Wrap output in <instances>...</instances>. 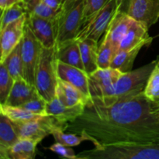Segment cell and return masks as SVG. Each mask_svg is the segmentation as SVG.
<instances>
[{"label": "cell", "instance_id": "obj_38", "mask_svg": "<svg viewBox=\"0 0 159 159\" xmlns=\"http://www.w3.org/2000/svg\"><path fill=\"white\" fill-rule=\"evenodd\" d=\"M41 0H23V2L25 3V5L26 6V8H27V11H29L31 8L34 6H35L37 3L40 2Z\"/></svg>", "mask_w": 159, "mask_h": 159}, {"label": "cell", "instance_id": "obj_26", "mask_svg": "<svg viewBox=\"0 0 159 159\" xmlns=\"http://www.w3.org/2000/svg\"><path fill=\"white\" fill-rule=\"evenodd\" d=\"M27 12V8L23 2L14 4L13 6L2 11L1 20H0V31L2 30L9 23L26 15Z\"/></svg>", "mask_w": 159, "mask_h": 159}, {"label": "cell", "instance_id": "obj_3", "mask_svg": "<svg viewBox=\"0 0 159 159\" xmlns=\"http://www.w3.org/2000/svg\"><path fill=\"white\" fill-rule=\"evenodd\" d=\"M86 0H68L62 3L54 19L56 48L73 41L83 22Z\"/></svg>", "mask_w": 159, "mask_h": 159}, {"label": "cell", "instance_id": "obj_1", "mask_svg": "<svg viewBox=\"0 0 159 159\" xmlns=\"http://www.w3.org/2000/svg\"><path fill=\"white\" fill-rule=\"evenodd\" d=\"M66 131L82 135L95 148L116 143H159V103L144 91L102 102L92 99Z\"/></svg>", "mask_w": 159, "mask_h": 159}, {"label": "cell", "instance_id": "obj_28", "mask_svg": "<svg viewBox=\"0 0 159 159\" xmlns=\"http://www.w3.org/2000/svg\"><path fill=\"white\" fill-rule=\"evenodd\" d=\"M144 93L150 100L154 102L159 100V56L157 57L156 65L148 79Z\"/></svg>", "mask_w": 159, "mask_h": 159}, {"label": "cell", "instance_id": "obj_10", "mask_svg": "<svg viewBox=\"0 0 159 159\" xmlns=\"http://www.w3.org/2000/svg\"><path fill=\"white\" fill-rule=\"evenodd\" d=\"M56 71L57 78L73 85L91 99L89 83V74L84 69L56 61Z\"/></svg>", "mask_w": 159, "mask_h": 159}, {"label": "cell", "instance_id": "obj_31", "mask_svg": "<svg viewBox=\"0 0 159 159\" xmlns=\"http://www.w3.org/2000/svg\"><path fill=\"white\" fill-rule=\"evenodd\" d=\"M60 10V9H59ZM59 10L54 9L53 8L50 7L48 5L45 4L42 1L40 2L37 3L35 6H33L28 12H31V13L34 14L37 16L40 17L43 19H47V20H54L57 15V12Z\"/></svg>", "mask_w": 159, "mask_h": 159}, {"label": "cell", "instance_id": "obj_24", "mask_svg": "<svg viewBox=\"0 0 159 159\" xmlns=\"http://www.w3.org/2000/svg\"><path fill=\"white\" fill-rule=\"evenodd\" d=\"M22 40L10 54L6 57L4 61L1 62L5 65L8 71L14 80L18 79H24L23 76V66L21 55Z\"/></svg>", "mask_w": 159, "mask_h": 159}, {"label": "cell", "instance_id": "obj_25", "mask_svg": "<svg viewBox=\"0 0 159 159\" xmlns=\"http://www.w3.org/2000/svg\"><path fill=\"white\" fill-rule=\"evenodd\" d=\"M0 113L7 116L13 122H28L43 116L31 113L20 107H12L6 104H0Z\"/></svg>", "mask_w": 159, "mask_h": 159}, {"label": "cell", "instance_id": "obj_33", "mask_svg": "<svg viewBox=\"0 0 159 159\" xmlns=\"http://www.w3.org/2000/svg\"><path fill=\"white\" fill-rule=\"evenodd\" d=\"M48 149L55 152L56 154L60 155L62 158L68 159H78V156L75 154L73 149H71L70 147H68V146L64 145V144H61L59 142H56L55 144H52Z\"/></svg>", "mask_w": 159, "mask_h": 159}, {"label": "cell", "instance_id": "obj_13", "mask_svg": "<svg viewBox=\"0 0 159 159\" xmlns=\"http://www.w3.org/2000/svg\"><path fill=\"white\" fill-rule=\"evenodd\" d=\"M127 14L150 28L159 20V0H131Z\"/></svg>", "mask_w": 159, "mask_h": 159}, {"label": "cell", "instance_id": "obj_14", "mask_svg": "<svg viewBox=\"0 0 159 159\" xmlns=\"http://www.w3.org/2000/svg\"><path fill=\"white\" fill-rule=\"evenodd\" d=\"M134 21V20L127 13L119 12L117 10L115 12L103 35L111 42L116 54L119 51L121 41Z\"/></svg>", "mask_w": 159, "mask_h": 159}, {"label": "cell", "instance_id": "obj_34", "mask_svg": "<svg viewBox=\"0 0 159 159\" xmlns=\"http://www.w3.org/2000/svg\"><path fill=\"white\" fill-rule=\"evenodd\" d=\"M108 1L109 0H86L82 23L93 14L99 11Z\"/></svg>", "mask_w": 159, "mask_h": 159}, {"label": "cell", "instance_id": "obj_20", "mask_svg": "<svg viewBox=\"0 0 159 159\" xmlns=\"http://www.w3.org/2000/svg\"><path fill=\"white\" fill-rule=\"evenodd\" d=\"M78 42L85 71L89 75L92 74L99 68L97 63L99 42L91 39H85Z\"/></svg>", "mask_w": 159, "mask_h": 159}, {"label": "cell", "instance_id": "obj_11", "mask_svg": "<svg viewBox=\"0 0 159 159\" xmlns=\"http://www.w3.org/2000/svg\"><path fill=\"white\" fill-rule=\"evenodd\" d=\"M26 15L9 23L2 30L0 31V42H1L0 63L4 61L6 57L10 54L11 51L21 42L24 34Z\"/></svg>", "mask_w": 159, "mask_h": 159}, {"label": "cell", "instance_id": "obj_30", "mask_svg": "<svg viewBox=\"0 0 159 159\" xmlns=\"http://www.w3.org/2000/svg\"><path fill=\"white\" fill-rule=\"evenodd\" d=\"M51 134L54 137L56 142H59L68 147H75L80 144L81 143L85 141V138L82 135L76 134L75 133L68 132L65 133L64 130L60 129H56L53 130Z\"/></svg>", "mask_w": 159, "mask_h": 159}, {"label": "cell", "instance_id": "obj_22", "mask_svg": "<svg viewBox=\"0 0 159 159\" xmlns=\"http://www.w3.org/2000/svg\"><path fill=\"white\" fill-rule=\"evenodd\" d=\"M146 46L145 44H141L135 48L126 51H119L113 57L110 67L116 68L122 73L129 72L132 70L135 58L141 49Z\"/></svg>", "mask_w": 159, "mask_h": 159}, {"label": "cell", "instance_id": "obj_23", "mask_svg": "<svg viewBox=\"0 0 159 159\" xmlns=\"http://www.w3.org/2000/svg\"><path fill=\"white\" fill-rule=\"evenodd\" d=\"M18 134L14 129L11 120L0 113V155L19 141Z\"/></svg>", "mask_w": 159, "mask_h": 159}, {"label": "cell", "instance_id": "obj_16", "mask_svg": "<svg viewBox=\"0 0 159 159\" xmlns=\"http://www.w3.org/2000/svg\"><path fill=\"white\" fill-rule=\"evenodd\" d=\"M148 30L149 28L145 24L134 20L121 41L119 51L130 50L141 44L146 46L151 44L153 37L149 36Z\"/></svg>", "mask_w": 159, "mask_h": 159}, {"label": "cell", "instance_id": "obj_2", "mask_svg": "<svg viewBox=\"0 0 159 159\" xmlns=\"http://www.w3.org/2000/svg\"><path fill=\"white\" fill-rule=\"evenodd\" d=\"M78 159H159V143L123 142L83 151Z\"/></svg>", "mask_w": 159, "mask_h": 159}, {"label": "cell", "instance_id": "obj_17", "mask_svg": "<svg viewBox=\"0 0 159 159\" xmlns=\"http://www.w3.org/2000/svg\"><path fill=\"white\" fill-rule=\"evenodd\" d=\"M39 96L35 85L28 83L24 79H18L14 82L13 86L5 104L12 107H20Z\"/></svg>", "mask_w": 159, "mask_h": 159}, {"label": "cell", "instance_id": "obj_6", "mask_svg": "<svg viewBox=\"0 0 159 159\" xmlns=\"http://www.w3.org/2000/svg\"><path fill=\"white\" fill-rule=\"evenodd\" d=\"M116 9V0H109L99 11L82 23L74 40L82 41L85 39H91L99 42V38L107 30Z\"/></svg>", "mask_w": 159, "mask_h": 159}, {"label": "cell", "instance_id": "obj_4", "mask_svg": "<svg viewBox=\"0 0 159 159\" xmlns=\"http://www.w3.org/2000/svg\"><path fill=\"white\" fill-rule=\"evenodd\" d=\"M57 48H42L35 71V86L39 95L50 102L56 96L57 85L56 61Z\"/></svg>", "mask_w": 159, "mask_h": 159}, {"label": "cell", "instance_id": "obj_27", "mask_svg": "<svg viewBox=\"0 0 159 159\" xmlns=\"http://www.w3.org/2000/svg\"><path fill=\"white\" fill-rule=\"evenodd\" d=\"M115 54L116 53L111 42L103 35L98 48V67L100 68H110Z\"/></svg>", "mask_w": 159, "mask_h": 159}, {"label": "cell", "instance_id": "obj_5", "mask_svg": "<svg viewBox=\"0 0 159 159\" xmlns=\"http://www.w3.org/2000/svg\"><path fill=\"white\" fill-rule=\"evenodd\" d=\"M123 73L111 67L98 68L94 72L89 75V93L92 99L108 102L116 99V85Z\"/></svg>", "mask_w": 159, "mask_h": 159}, {"label": "cell", "instance_id": "obj_36", "mask_svg": "<svg viewBox=\"0 0 159 159\" xmlns=\"http://www.w3.org/2000/svg\"><path fill=\"white\" fill-rule=\"evenodd\" d=\"M21 2H23V0H0V9L2 11H3L4 9L13 6L14 4Z\"/></svg>", "mask_w": 159, "mask_h": 159}, {"label": "cell", "instance_id": "obj_41", "mask_svg": "<svg viewBox=\"0 0 159 159\" xmlns=\"http://www.w3.org/2000/svg\"><path fill=\"white\" fill-rule=\"evenodd\" d=\"M157 102H158V103H159V100H158V101H157Z\"/></svg>", "mask_w": 159, "mask_h": 159}, {"label": "cell", "instance_id": "obj_12", "mask_svg": "<svg viewBox=\"0 0 159 159\" xmlns=\"http://www.w3.org/2000/svg\"><path fill=\"white\" fill-rule=\"evenodd\" d=\"M26 22L43 48H52L56 46L54 20L40 18L31 12H27Z\"/></svg>", "mask_w": 159, "mask_h": 159}, {"label": "cell", "instance_id": "obj_37", "mask_svg": "<svg viewBox=\"0 0 159 159\" xmlns=\"http://www.w3.org/2000/svg\"><path fill=\"white\" fill-rule=\"evenodd\" d=\"M41 1L48 5V6L54 9H57V10H59L61 9L62 5V3L58 0H41Z\"/></svg>", "mask_w": 159, "mask_h": 159}, {"label": "cell", "instance_id": "obj_8", "mask_svg": "<svg viewBox=\"0 0 159 159\" xmlns=\"http://www.w3.org/2000/svg\"><path fill=\"white\" fill-rule=\"evenodd\" d=\"M42 48L43 45L26 22L24 34L22 39L21 55L24 79L32 85H35V71Z\"/></svg>", "mask_w": 159, "mask_h": 159}, {"label": "cell", "instance_id": "obj_18", "mask_svg": "<svg viewBox=\"0 0 159 159\" xmlns=\"http://www.w3.org/2000/svg\"><path fill=\"white\" fill-rule=\"evenodd\" d=\"M56 97L67 107H73L79 104L86 106L91 100L75 87L60 79H57Z\"/></svg>", "mask_w": 159, "mask_h": 159}, {"label": "cell", "instance_id": "obj_29", "mask_svg": "<svg viewBox=\"0 0 159 159\" xmlns=\"http://www.w3.org/2000/svg\"><path fill=\"white\" fill-rule=\"evenodd\" d=\"M15 80L3 63H0V104L6 103Z\"/></svg>", "mask_w": 159, "mask_h": 159}, {"label": "cell", "instance_id": "obj_40", "mask_svg": "<svg viewBox=\"0 0 159 159\" xmlns=\"http://www.w3.org/2000/svg\"><path fill=\"white\" fill-rule=\"evenodd\" d=\"M58 1H60V2H61V3H62V0H58Z\"/></svg>", "mask_w": 159, "mask_h": 159}, {"label": "cell", "instance_id": "obj_32", "mask_svg": "<svg viewBox=\"0 0 159 159\" xmlns=\"http://www.w3.org/2000/svg\"><path fill=\"white\" fill-rule=\"evenodd\" d=\"M46 106L47 101L41 96H39L34 99H31V100L28 101L26 103L21 105L20 107L31 112V113H35V114L47 116Z\"/></svg>", "mask_w": 159, "mask_h": 159}, {"label": "cell", "instance_id": "obj_35", "mask_svg": "<svg viewBox=\"0 0 159 159\" xmlns=\"http://www.w3.org/2000/svg\"><path fill=\"white\" fill-rule=\"evenodd\" d=\"M131 0H116V9L119 12L128 13Z\"/></svg>", "mask_w": 159, "mask_h": 159}, {"label": "cell", "instance_id": "obj_7", "mask_svg": "<svg viewBox=\"0 0 159 159\" xmlns=\"http://www.w3.org/2000/svg\"><path fill=\"white\" fill-rule=\"evenodd\" d=\"M12 125L20 138H29L40 143L43 138L51 134L56 129L66 131L68 124H62L51 116H43L41 118L28 122H13Z\"/></svg>", "mask_w": 159, "mask_h": 159}, {"label": "cell", "instance_id": "obj_19", "mask_svg": "<svg viewBox=\"0 0 159 159\" xmlns=\"http://www.w3.org/2000/svg\"><path fill=\"white\" fill-rule=\"evenodd\" d=\"M39 143L29 138H20L19 141L5 153L0 155L1 159H34Z\"/></svg>", "mask_w": 159, "mask_h": 159}, {"label": "cell", "instance_id": "obj_39", "mask_svg": "<svg viewBox=\"0 0 159 159\" xmlns=\"http://www.w3.org/2000/svg\"><path fill=\"white\" fill-rule=\"evenodd\" d=\"M66 1H68V0H62V3L65 2H66Z\"/></svg>", "mask_w": 159, "mask_h": 159}, {"label": "cell", "instance_id": "obj_15", "mask_svg": "<svg viewBox=\"0 0 159 159\" xmlns=\"http://www.w3.org/2000/svg\"><path fill=\"white\" fill-rule=\"evenodd\" d=\"M85 107V106L82 104L67 107L55 96L51 101L47 102L46 113L47 116H53L59 122L68 124L82 115Z\"/></svg>", "mask_w": 159, "mask_h": 159}, {"label": "cell", "instance_id": "obj_21", "mask_svg": "<svg viewBox=\"0 0 159 159\" xmlns=\"http://www.w3.org/2000/svg\"><path fill=\"white\" fill-rule=\"evenodd\" d=\"M57 60L78 67L79 68L85 70L83 63H82V57H81L80 48H79V42L76 40L69 42L61 48L57 49L56 54Z\"/></svg>", "mask_w": 159, "mask_h": 159}, {"label": "cell", "instance_id": "obj_9", "mask_svg": "<svg viewBox=\"0 0 159 159\" xmlns=\"http://www.w3.org/2000/svg\"><path fill=\"white\" fill-rule=\"evenodd\" d=\"M156 62L157 58L144 66L131 70L129 72L123 73L116 82V98L144 91L148 79Z\"/></svg>", "mask_w": 159, "mask_h": 159}]
</instances>
